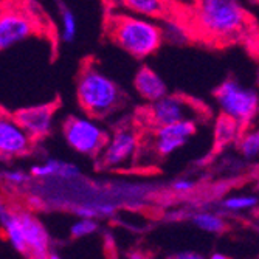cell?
Here are the masks:
<instances>
[{"label":"cell","instance_id":"ffe728a7","mask_svg":"<svg viewBox=\"0 0 259 259\" xmlns=\"http://www.w3.org/2000/svg\"><path fill=\"white\" fill-rule=\"evenodd\" d=\"M238 149L245 158H256L259 155V131L242 132L238 140Z\"/></svg>","mask_w":259,"mask_h":259},{"label":"cell","instance_id":"2e32d148","mask_svg":"<svg viewBox=\"0 0 259 259\" xmlns=\"http://www.w3.org/2000/svg\"><path fill=\"white\" fill-rule=\"evenodd\" d=\"M244 132V127L230 116L221 113L214 123V145L216 148H225L238 141Z\"/></svg>","mask_w":259,"mask_h":259},{"label":"cell","instance_id":"d4e9b609","mask_svg":"<svg viewBox=\"0 0 259 259\" xmlns=\"http://www.w3.org/2000/svg\"><path fill=\"white\" fill-rule=\"evenodd\" d=\"M172 190L177 193H190L191 190L196 188V182L194 180H188V179H180L172 182Z\"/></svg>","mask_w":259,"mask_h":259},{"label":"cell","instance_id":"30bf717a","mask_svg":"<svg viewBox=\"0 0 259 259\" xmlns=\"http://www.w3.org/2000/svg\"><path fill=\"white\" fill-rule=\"evenodd\" d=\"M14 118L17 123L25 129V132L34 138L47 137L52 132L53 121H55V107L52 104H39L20 109Z\"/></svg>","mask_w":259,"mask_h":259},{"label":"cell","instance_id":"603a6c76","mask_svg":"<svg viewBox=\"0 0 259 259\" xmlns=\"http://www.w3.org/2000/svg\"><path fill=\"white\" fill-rule=\"evenodd\" d=\"M100 225L97 222V219H90V218H79L72 227H70V234L75 239H81V238H87L95 234L98 231Z\"/></svg>","mask_w":259,"mask_h":259},{"label":"cell","instance_id":"7402d4cb","mask_svg":"<svg viewBox=\"0 0 259 259\" xmlns=\"http://www.w3.org/2000/svg\"><path fill=\"white\" fill-rule=\"evenodd\" d=\"M61 22H62L61 39L67 44L73 42L76 39V33H78V22H76L75 13L70 11L68 8H64L62 14H61Z\"/></svg>","mask_w":259,"mask_h":259},{"label":"cell","instance_id":"f1b7e54d","mask_svg":"<svg viewBox=\"0 0 259 259\" xmlns=\"http://www.w3.org/2000/svg\"><path fill=\"white\" fill-rule=\"evenodd\" d=\"M7 208H5V205H4V202L2 200H0V214H2L4 213V211H5Z\"/></svg>","mask_w":259,"mask_h":259},{"label":"cell","instance_id":"44dd1931","mask_svg":"<svg viewBox=\"0 0 259 259\" xmlns=\"http://www.w3.org/2000/svg\"><path fill=\"white\" fill-rule=\"evenodd\" d=\"M259 203L256 196H248V194H241V196H231L222 200V208L227 211H233V213H239V211H247L253 209Z\"/></svg>","mask_w":259,"mask_h":259},{"label":"cell","instance_id":"5b68a950","mask_svg":"<svg viewBox=\"0 0 259 259\" xmlns=\"http://www.w3.org/2000/svg\"><path fill=\"white\" fill-rule=\"evenodd\" d=\"M67 145L85 157H100L107 145L109 134L92 116L70 115L62 124Z\"/></svg>","mask_w":259,"mask_h":259},{"label":"cell","instance_id":"277c9868","mask_svg":"<svg viewBox=\"0 0 259 259\" xmlns=\"http://www.w3.org/2000/svg\"><path fill=\"white\" fill-rule=\"evenodd\" d=\"M214 100L221 113L230 116L242 127L248 126L259 113L257 90L241 84L234 78L225 79L214 90Z\"/></svg>","mask_w":259,"mask_h":259},{"label":"cell","instance_id":"ba28073f","mask_svg":"<svg viewBox=\"0 0 259 259\" xmlns=\"http://www.w3.org/2000/svg\"><path fill=\"white\" fill-rule=\"evenodd\" d=\"M197 121H182L154 129L152 148L160 157H169L180 151L197 132Z\"/></svg>","mask_w":259,"mask_h":259},{"label":"cell","instance_id":"6da1fadb","mask_svg":"<svg viewBox=\"0 0 259 259\" xmlns=\"http://www.w3.org/2000/svg\"><path fill=\"white\" fill-rule=\"evenodd\" d=\"M107 34L112 42L135 59H145L157 53L163 44L158 23L135 14H112L107 20Z\"/></svg>","mask_w":259,"mask_h":259},{"label":"cell","instance_id":"484cf974","mask_svg":"<svg viewBox=\"0 0 259 259\" xmlns=\"http://www.w3.org/2000/svg\"><path fill=\"white\" fill-rule=\"evenodd\" d=\"M169 259H203V256L194 251H179L169 256Z\"/></svg>","mask_w":259,"mask_h":259},{"label":"cell","instance_id":"8fae6325","mask_svg":"<svg viewBox=\"0 0 259 259\" xmlns=\"http://www.w3.org/2000/svg\"><path fill=\"white\" fill-rule=\"evenodd\" d=\"M31 137L25 132L14 116L0 115V155L16 157L30 151Z\"/></svg>","mask_w":259,"mask_h":259},{"label":"cell","instance_id":"ac0fdd59","mask_svg":"<svg viewBox=\"0 0 259 259\" xmlns=\"http://www.w3.org/2000/svg\"><path fill=\"white\" fill-rule=\"evenodd\" d=\"M161 34H163V42H168L176 47H183L186 44H190L191 34L188 33L186 27L183 23H179L171 19H164L161 22Z\"/></svg>","mask_w":259,"mask_h":259},{"label":"cell","instance_id":"8992f818","mask_svg":"<svg viewBox=\"0 0 259 259\" xmlns=\"http://www.w3.org/2000/svg\"><path fill=\"white\" fill-rule=\"evenodd\" d=\"M146 121L158 129L161 126H169L182 121H197L206 116V109L183 95H168L160 98L155 103H151L145 110Z\"/></svg>","mask_w":259,"mask_h":259},{"label":"cell","instance_id":"7c38bea8","mask_svg":"<svg viewBox=\"0 0 259 259\" xmlns=\"http://www.w3.org/2000/svg\"><path fill=\"white\" fill-rule=\"evenodd\" d=\"M28 254L33 259H45L50 254V238L42 222L28 211H19Z\"/></svg>","mask_w":259,"mask_h":259},{"label":"cell","instance_id":"9c48e42d","mask_svg":"<svg viewBox=\"0 0 259 259\" xmlns=\"http://www.w3.org/2000/svg\"><path fill=\"white\" fill-rule=\"evenodd\" d=\"M36 27L33 20L19 11H5L0 14V50L11 49L13 45L28 39Z\"/></svg>","mask_w":259,"mask_h":259},{"label":"cell","instance_id":"e0dca14e","mask_svg":"<svg viewBox=\"0 0 259 259\" xmlns=\"http://www.w3.org/2000/svg\"><path fill=\"white\" fill-rule=\"evenodd\" d=\"M121 4L131 14L148 17V19H158L164 16L166 11V2L164 0H121Z\"/></svg>","mask_w":259,"mask_h":259},{"label":"cell","instance_id":"83f0119b","mask_svg":"<svg viewBox=\"0 0 259 259\" xmlns=\"http://www.w3.org/2000/svg\"><path fill=\"white\" fill-rule=\"evenodd\" d=\"M45 259H61V257H59V256H58L56 253H50V254H49V256H47Z\"/></svg>","mask_w":259,"mask_h":259},{"label":"cell","instance_id":"f546056e","mask_svg":"<svg viewBox=\"0 0 259 259\" xmlns=\"http://www.w3.org/2000/svg\"><path fill=\"white\" fill-rule=\"evenodd\" d=\"M248 2H251V4H254V2H259V0H248Z\"/></svg>","mask_w":259,"mask_h":259},{"label":"cell","instance_id":"4316f807","mask_svg":"<svg viewBox=\"0 0 259 259\" xmlns=\"http://www.w3.org/2000/svg\"><path fill=\"white\" fill-rule=\"evenodd\" d=\"M209 259H230V257L224 253H213L209 256Z\"/></svg>","mask_w":259,"mask_h":259},{"label":"cell","instance_id":"5bb4252c","mask_svg":"<svg viewBox=\"0 0 259 259\" xmlns=\"http://www.w3.org/2000/svg\"><path fill=\"white\" fill-rule=\"evenodd\" d=\"M79 169L78 166L67 161H59L56 158H50L45 163L40 164H34L30 169V174L36 179H56V180H73L76 177H79Z\"/></svg>","mask_w":259,"mask_h":259},{"label":"cell","instance_id":"4fadbf2b","mask_svg":"<svg viewBox=\"0 0 259 259\" xmlns=\"http://www.w3.org/2000/svg\"><path fill=\"white\" fill-rule=\"evenodd\" d=\"M134 87L138 97L146 103H155L168 95V85L164 79L149 65H141L134 76Z\"/></svg>","mask_w":259,"mask_h":259},{"label":"cell","instance_id":"d6986e66","mask_svg":"<svg viewBox=\"0 0 259 259\" xmlns=\"http://www.w3.org/2000/svg\"><path fill=\"white\" fill-rule=\"evenodd\" d=\"M191 222L200 228L202 231H206V233H213V234H221L225 231L227 228V224L225 221L216 214V213H209V211H199V213L193 214L191 218Z\"/></svg>","mask_w":259,"mask_h":259},{"label":"cell","instance_id":"3957f363","mask_svg":"<svg viewBox=\"0 0 259 259\" xmlns=\"http://www.w3.org/2000/svg\"><path fill=\"white\" fill-rule=\"evenodd\" d=\"M196 23L206 37L230 42L245 30L247 11L241 0H199Z\"/></svg>","mask_w":259,"mask_h":259},{"label":"cell","instance_id":"52a82bcc","mask_svg":"<svg viewBox=\"0 0 259 259\" xmlns=\"http://www.w3.org/2000/svg\"><path fill=\"white\" fill-rule=\"evenodd\" d=\"M140 148V138L131 127H120L109 135L107 145L100 154V164L109 169L124 168L135 158Z\"/></svg>","mask_w":259,"mask_h":259},{"label":"cell","instance_id":"cb8c5ba5","mask_svg":"<svg viewBox=\"0 0 259 259\" xmlns=\"http://www.w3.org/2000/svg\"><path fill=\"white\" fill-rule=\"evenodd\" d=\"M2 177H4V180H5L8 185H13V186H22L23 183H27V180H28L27 172L19 171V169L5 171V172L2 174Z\"/></svg>","mask_w":259,"mask_h":259},{"label":"cell","instance_id":"7a4b0ae2","mask_svg":"<svg viewBox=\"0 0 259 259\" xmlns=\"http://www.w3.org/2000/svg\"><path fill=\"white\" fill-rule=\"evenodd\" d=\"M76 95L81 109L92 118H106L118 110L124 101L120 85L92 62L81 70Z\"/></svg>","mask_w":259,"mask_h":259},{"label":"cell","instance_id":"9a60e30c","mask_svg":"<svg viewBox=\"0 0 259 259\" xmlns=\"http://www.w3.org/2000/svg\"><path fill=\"white\" fill-rule=\"evenodd\" d=\"M0 222H2V228H4V233L8 242L14 247V250H17L22 254H28V247H27L25 238H23L19 211L5 209L4 213L0 214Z\"/></svg>","mask_w":259,"mask_h":259}]
</instances>
